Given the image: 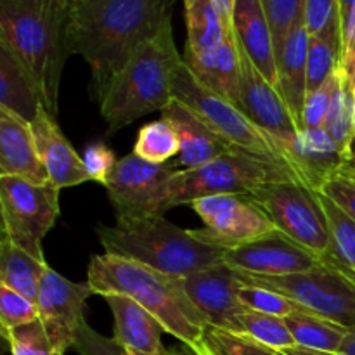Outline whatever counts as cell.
Wrapping results in <instances>:
<instances>
[{"mask_svg": "<svg viewBox=\"0 0 355 355\" xmlns=\"http://www.w3.org/2000/svg\"><path fill=\"white\" fill-rule=\"evenodd\" d=\"M222 260L238 272L270 277L307 272L322 263L315 253L298 245L281 231L270 232L269 236L238 248L225 250Z\"/></svg>", "mask_w": 355, "mask_h": 355, "instance_id": "obj_14", "label": "cell"}, {"mask_svg": "<svg viewBox=\"0 0 355 355\" xmlns=\"http://www.w3.org/2000/svg\"><path fill=\"white\" fill-rule=\"evenodd\" d=\"M288 156L305 186L321 191L349 162V156L324 128H300L288 148Z\"/></svg>", "mask_w": 355, "mask_h": 355, "instance_id": "obj_18", "label": "cell"}, {"mask_svg": "<svg viewBox=\"0 0 355 355\" xmlns=\"http://www.w3.org/2000/svg\"><path fill=\"white\" fill-rule=\"evenodd\" d=\"M134 153L146 162L166 163V159L179 156L180 153L177 130L165 118L144 125L137 134Z\"/></svg>", "mask_w": 355, "mask_h": 355, "instance_id": "obj_33", "label": "cell"}, {"mask_svg": "<svg viewBox=\"0 0 355 355\" xmlns=\"http://www.w3.org/2000/svg\"><path fill=\"white\" fill-rule=\"evenodd\" d=\"M340 172L345 173V175H349L350 179L355 180V153L352 155V158H350L349 162H347V165L343 166L342 170H340Z\"/></svg>", "mask_w": 355, "mask_h": 355, "instance_id": "obj_48", "label": "cell"}, {"mask_svg": "<svg viewBox=\"0 0 355 355\" xmlns=\"http://www.w3.org/2000/svg\"><path fill=\"white\" fill-rule=\"evenodd\" d=\"M175 172L177 168L166 163L146 162L135 153L118 159L106 182L116 220L155 215L159 194Z\"/></svg>", "mask_w": 355, "mask_h": 355, "instance_id": "obj_12", "label": "cell"}, {"mask_svg": "<svg viewBox=\"0 0 355 355\" xmlns=\"http://www.w3.org/2000/svg\"><path fill=\"white\" fill-rule=\"evenodd\" d=\"M180 283L208 324L225 331H234L236 318L239 312L245 311V307L238 297L243 281L232 267L222 260L208 269L182 277Z\"/></svg>", "mask_w": 355, "mask_h": 355, "instance_id": "obj_16", "label": "cell"}, {"mask_svg": "<svg viewBox=\"0 0 355 355\" xmlns=\"http://www.w3.org/2000/svg\"><path fill=\"white\" fill-rule=\"evenodd\" d=\"M305 24L311 37L324 38L342 49L343 28L340 0H305Z\"/></svg>", "mask_w": 355, "mask_h": 355, "instance_id": "obj_34", "label": "cell"}, {"mask_svg": "<svg viewBox=\"0 0 355 355\" xmlns=\"http://www.w3.org/2000/svg\"><path fill=\"white\" fill-rule=\"evenodd\" d=\"M166 355H196L189 347H175V349H170L166 350Z\"/></svg>", "mask_w": 355, "mask_h": 355, "instance_id": "obj_49", "label": "cell"}, {"mask_svg": "<svg viewBox=\"0 0 355 355\" xmlns=\"http://www.w3.org/2000/svg\"><path fill=\"white\" fill-rule=\"evenodd\" d=\"M238 47L241 58V110L253 123L276 139L288 156V148L297 137L300 127L279 89L257 69L241 45L238 44Z\"/></svg>", "mask_w": 355, "mask_h": 355, "instance_id": "obj_15", "label": "cell"}, {"mask_svg": "<svg viewBox=\"0 0 355 355\" xmlns=\"http://www.w3.org/2000/svg\"><path fill=\"white\" fill-rule=\"evenodd\" d=\"M96 231L104 253L130 259L179 279L224 259V250L198 241L191 229H180L163 215L120 218L114 225H99Z\"/></svg>", "mask_w": 355, "mask_h": 355, "instance_id": "obj_5", "label": "cell"}, {"mask_svg": "<svg viewBox=\"0 0 355 355\" xmlns=\"http://www.w3.org/2000/svg\"><path fill=\"white\" fill-rule=\"evenodd\" d=\"M284 322L298 347L319 350V352L338 354L343 340L350 333V329L328 321V319L309 314L302 309L284 318Z\"/></svg>", "mask_w": 355, "mask_h": 355, "instance_id": "obj_29", "label": "cell"}, {"mask_svg": "<svg viewBox=\"0 0 355 355\" xmlns=\"http://www.w3.org/2000/svg\"><path fill=\"white\" fill-rule=\"evenodd\" d=\"M319 194L329 229V245L328 252L322 257V263L335 267L336 270L355 281V220L335 201L322 193Z\"/></svg>", "mask_w": 355, "mask_h": 355, "instance_id": "obj_28", "label": "cell"}, {"mask_svg": "<svg viewBox=\"0 0 355 355\" xmlns=\"http://www.w3.org/2000/svg\"><path fill=\"white\" fill-rule=\"evenodd\" d=\"M114 318V336L130 352L158 354L165 350L162 335L165 331L162 322L141 304L127 295L111 293L104 297Z\"/></svg>", "mask_w": 355, "mask_h": 355, "instance_id": "obj_23", "label": "cell"}, {"mask_svg": "<svg viewBox=\"0 0 355 355\" xmlns=\"http://www.w3.org/2000/svg\"><path fill=\"white\" fill-rule=\"evenodd\" d=\"M128 354H130V355H166V349L163 350V352H158V354H142V352H130V350H128Z\"/></svg>", "mask_w": 355, "mask_h": 355, "instance_id": "obj_50", "label": "cell"}, {"mask_svg": "<svg viewBox=\"0 0 355 355\" xmlns=\"http://www.w3.org/2000/svg\"><path fill=\"white\" fill-rule=\"evenodd\" d=\"M232 333L248 336L253 342L262 343L274 350H284L297 345L283 318L260 314V312L248 311V309L238 314L236 329Z\"/></svg>", "mask_w": 355, "mask_h": 355, "instance_id": "obj_30", "label": "cell"}, {"mask_svg": "<svg viewBox=\"0 0 355 355\" xmlns=\"http://www.w3.org/2000/svg\"><path fill=\"white\" fill-rule=\"evenodd\" d=\"M83 163H85L90 180L106 186L107 179H110L111 172L116 166L118 159L114 158V153L106 144L94 142V144L87 146L85 153H83Z\"/></svg>", "mask_w": 355, "mask_h": 355, "instance_id": "obj_42", "label": "cell"}, {"mask_svg": "<svg viewBox=\"0 0 355 355\" xmlns=\"http://www.w3.org/2000/svg\"><path fill=\"white\" fill-rule=\"evenodd\" d=\"M311 31L305 21L295 24L277 51V89L302 128V113L307 99V59Z\"/></svg>", "mask_w": 355, "mask_h": 355, "instance_id": "obj_21", "label": "cell"}, {"mask_svg": "<svg viewBox=\"0 0 355 355\" xmlns=\"http://www.w3.org/2000/svg\"><path fill=\"white\" fill-rule=\"evenodd\" d=\"M324 196H328L329 200L335 201L340 208H342L345 214H349L350 217L355 220V180L350 179L345 173L338 172L335 177L328 180V182L322 186V189L319 191Z\"/></svg>", "mask_w": 355, "mask_h": 355, "instance_id": "obj_43", "label": "cell"}, {"mask_svg": "<svg viewBox=\"0 0 355 355\" xmlns=\"http://www.w3.org/2000/svg\"><path fill=\"white\" fill-rule=\"evenodd\" d=\"M173 99L189 107L232 153L283 166L298 175L276 139L253 123L241 107L201 85L186 64L177 73Z\"/></svg>", "mask_w": 355, "mask_h": 355, "instance_id": "obj_7", "label": "cell"}, {"mask_svg": "<svg viewBox=\"0 0 355 355\" xmlns=\"http://www.w3.org/2000/svg\"><path fill=\"white\" fill-rule=\"evenodd\" d=\"M182 64L184 58L177 51L172 19H168L132 54L99 103L110 132L155 111L162 113L173 99V83Z\"/></svg>", "mask_w": 355, "mask_h": 355, "instance_id": "obj_4", "label": "cell"}, {"mask_svg": "<svg viewBox=\"0 0 355 355\" xmlns=\"http://www.w3.org/2000/svg\"><path fill=\"white\" fill-rule=\"evenodd\" d=\"M38 307L35 302L6 286H0V328L12 329L38 319Z\"/></svg>", "mask_w": 355, "mask_h": 355, "instance_id": "obj_40", "label": "cell"}, {"mask_svg": "<svg viewBox=\"0 0 355 355\" xmlns=\"http://www.w3.org/2000/svg\"><path fill=\"white\" fill-rule=\"evenodd\" d=\"M238 276L243 283L267 288L290 298L309 314L355 331V281L328 263H321L307 272L283 277L243 272H238Z\"/></svg>", "mask_w": 355, "mask_h": 355, "instance_id": "obj_8", "label": "cell"}, {"mask_svg": "<svg viewBox=\"0 0 355 355\" xmlns=\"http://www.w3.org/2000/svg\"><path fill=\"white\" fill-rule=\"evenodd\" d=\"M189 349L196 355H286L283 350L269 349L262 343L253 342L248 336L210 324L205 328L200 342Z\"/></svg>", "mask_w": 355, "mask_h": 355, "instance_id": "obj_31", "label": "cell"}, {"mask_svg": "<svg viewBox=\"0 0 355 355\" xmlns=\"http://www.w3.org/2000/svg\"><path fill=\"white\" fill-rule=\"evenodd\" d=\"M343 76V69L333 73L328 82L315 89L314 92L307 94V99L304 104V113H302V128H321L328 116L329 106L335 97L336 87Z\"/></svg>", "mask_w": 355, "mask_h": 355, "instance_id": "obj_39", "label": "cell"}, {"mask_svg": "<svg viewBox=\"0 0 355 355\" xmlns=\"http://www.w3.org/2000/svg\"><path fill=\"white\" fill-rule=\"evenodd\" d=\"M0 107L26 123L37 118L44 107L37 85L23 66L0 47Z\"/></svg>", "mask_w": 355, "mask_h": 355, "instance_id": "obj_26", "label": "cell"}, {"mask_svg": "<svg viewBox=\"0 0 355 355\" xmlns=\"http://www.w3.org/2000/svg\"><path fill=\"white\" fill-rule=\"evenodd\" d=\"M211 3H214L215 9L218 10V14L222 16L224 23L227 24L231 30H234V26H232V14H234L236 0H211Z\"/></svg>", "mask_w": 355, "mask_h": 355, "instance_id": "obj_45", "label": "cell"}, {"mask_svg": "<svg viewBox=\"0 0 355 355\" xmlns=\"http://www.w3.org/2000/svg\"><path fill=\"white\" fill-rule=\"evenodd\" d=\"M184 64L201 85L241 107V58L236 35H231L214 54L184 59Z\"/></svg>", "mask_w": 355, "mask_h": 355, "instance_id": "obj_24", "label": "cell"}, {"mask_svg": "<svg viewBox=\"0 0 355 355\" xmlns=\"http://www.w3.org/2000/svg\"><path fill=\"white\" fill-rule=\"evenodd\" d=\"M162 118L168 120L177 130L180 141V153L175 165L184 168L210 163L220 156L232 153L193 111L184 106L180 101L172 99L162 111Z\"/></svg>", "mask_w": 355, "mask_h": 355, "instance_id": "obj_22", "label": "cell"}, {"mask_svg": "<svg viewBox=\"0 0 355 355\" xmlns=\"http://www.w3.org/2000/svg\"><path fill=\"white\" fill-rule=\"evenodd\" d=\"M2 236L30 255L44 259L42 241L59 218V187L21 177H0Z\"/></svg>", "mask_w": 355, "mask_h": 355, "instance_id": "obj_9", "label": "cell"}, {"mask_svg": "<svg viewBox=\"0 0 355 355\" xmlns=\"http://www.w3.org/2000/svg\"><path fill=\"white\" fill-rule=\"evenodd\" d=\"M3 175L49 182L31 125L0 107V177Z\"/></svg>", "mask_w": 355, "mask_h": 355, "instance_id": "obj_20", "label": "cell"}, {"mask_svg": "<svg viewBox=\"0 0 355 355\" xmlns=\"http://www.w3.org/2000/svg\"><path fill=\"white\" fill-rule=\"evenodd\" d=\"M238 297L243 307L248 309V311L260 312V314H269L284 319L300 311V307L290 298L283 297L272 290H267V288L253 286V284L243 283Z\"/></svg>", "mask_w": 355, "mask_h": 355, "instance_id": "obj_37", "label": "cell"}, {"mask_svg": "<svg viewBox=\"0 0 355 355\" xmlns=\"http://www.w3.org/2000/svg\"><path fill=\"white\" fill-rule=\"evenodd\" d=\"M352 104H354V89L349 85L345 78V73H343L342 80H340L338 87H336L335 97H333V103L329 106L328 116H326L324 128L329 135L333 137V141L342 148V151L345 153L349 158H352L354 149L352 144L355 141L354 135V123H352Z\"/></svg>", "mask_w": 355, "mask_h": 355, "instance_id": "obj_32", "label": "cell"}, {"mask_svg": "<svg viewBox=\"0 0 355 355\" xmlns=\"http://www.w3.org/2000/svg\"><path fill=\"white\" fill-rule=\"evenodd\" d=\"M30 125L35 135L38 155L47 170L49 180L55 187L62 189V187H73L89 182L90 177L87 173L83 158H80L75 148L64 137L54 114L42 107L37 118Z\"/></svg>", "mask_w": 355, "mask_h": 355, "instance_id": "obj_17", "label": "cell"}, {"mask_svg": "<svg viewBox=\"0 0 355 355\" xmlns=\"http://www.w3.org/2000/svg\"><path fill=\"white\" fill-rule=\"evenodd\" d=\"M94 295L89 283H73L47 266L38 290L40 321L59 354L75 345L78 329L85 324V302Z\"/></svg>", "mask_w": 355, "mask_h": 355, "instance_id": "obj_13", "label": "cell"}, {"mask_svg": "<svg viewBox=\"0 0 355 355\" xmlns=\"http://www.w3.org/2000/svg\"><path fill=\"white\" fill-rule=\"evenodd\" d=\"M73 349L80 355H130L120 342L101 335L87 322L76 333Z\"/></svg>", "mask_w": 355, "mask_h": 355, "instance_id": "obj_41", "label": "cell"}, {"mask_svg": "<svg viewBox=\"0 0 355 355\" xmlns=\"http://www.w3.org/2000/svg\"><path fill=\"white\" fill-rule=\"evenodd\" d=\"M342 69L349 85L355 89V6L343 28L342 44Z\"/></svg>", "mask_w": 355, "mask_h": 355, "instance_id": "obj_44", "label": "cell"}, {"mask_svg": "<svg viewBox=\"0 0 355 355\" xmlns=\"http://www.w3.org/2000/svg\"><path fill=\"white\" fill-rule=\"evenodd\" d=\"M340 355H355V331H350L340 347Z\"/></svg>", "mask_w": 355, "mask_h": 355, "instance_id": "obj_46", "label": "cell"}, {"mask_svg": "<svg viewBox=\"0 0 355 355\" xmlns=\"http://www.w3.org/2000/svg\"><path fill=\"white\" fill-rule=\"evenodd\" d=\"M2 336L9 345L10 355H62L52 345L40 318L28 324L3 329Z\"/></svg>", "mask_w": 355, "mask_h": 355, "instance_id": "obj_36", "label": "cell"}, {"mask_svg": "<svg viewBox=\"0 0 355 355\" xmlns=\"http://www.w3.org/2000/svg\"><path fill=\"white\" fill-rule=\"evenodd\" d=\"M232 26L238 44L260 73L277 87V54L262 0H236Z\"/></svg>", "mask_w": 355, "mask_h": 355, "instance_id": "obj_19", "label": "cell"}, {"mask_svg": "<svg viewBox=\"0 0 355 355\" xmlns=\"http://www.w3.org/2000/svg\"><path fill=\"white\" fill-rule=\"evenodd\" d=\"M342 68V49L319 37H311L307 59V94L324 85Z\"/></svg>", "mask_w": 355, "mask_h": 355, "instance_id": "obj_35", "label": "cell"}, {"mask_svg": "<svg viewBox=\"0 0 355 355\" xmlns=\"http://www.w3.org/2000/svg\"><path fill=\"white\" fill-rule=\"evenodd\" d=\"M262 3L272 28L277 54L288 31L300 21H305V0H262Z\"/></svg>", "mask_w": 355, "mask_h": 355, "instance_id": "obj_38", "label": "cell"}, {"mask_svg": "<svg viewBox=\"0 0 355 355\" xmlns=\"http://www.w3.org/2000/svg\"><path fill=\"white\" fill-rule=\"evenodd\" d=\"M352 123H354V135H355V89H354V104H352Z\"/></svg>", "mask_w": 355, "mask_h": 355, "instance_id": "obj_51", "label": "cell"}, {"mask_svg": "<svg viewBox=\"0 0 355 355\" xmlns=\"http://www.w3.org/2000/svg\"><path fill=\"white\" fill-rule=\"evenodd\" d=\"M173 0H71L69 47L90 66V94L101 103L135 51L172 19Z\"/></svg>", "mask_w": 355, "mask_h": 355, "instance_id": "obj_1", "label": "cell"}, {"mask_svg": "<svg viewBox=\"0 0 355 355\" xmlns=\"http://www.w3.org/2000/svg\"><path fill=\"white\" fill-rule=\"evenodd\" d=\"M250 196L269 215L277 231L322 260L328 252L329 229L319 191L298 180H279Z\"/></svg>", "mask_w": 355, "mask_h": 355, "instance_id": "obj_10", "label": "cell"}, {"mask_svg": "<svg viewBox=\"0 0 355 355\" xmlns=\"http://www.w3.org/2000/svg\"><path fill=\"white\" fill-rule=\"evenodd\" d=\"M71 0H0V47L31 76L55 116L69 47Z\"/></svg>", "mask_w": 355, "mask_h": 355, "instance_id": "obj_2", "label": "cell"}, {"mask_svg": "<svg viewBox=\"0 0 355 355\" xmlns=\"http://www.w3.org/2000/svg\"><path fill=\"white\" fill-rule=\"evenodd\" d=\"M298 180L291 170L252 156L229 153L196 168H180L166 180L156 203L155 215L180 205H191L200 198L218 194H253L267 184Z\"/></svg>", "mask_w": 355, "mask_h": 355, "instance_id": "obj_6", "label": "cell"}, {"mask_svg": "<svg viewBox=\"0 0 355 355\" xmlns=\"http://www.w3.org/2000/svg\"><path fill=\"white\" fill-rule=\"evenodd\" d=\"M49 263L38 260L14 245L9 238L0 239V286H6L37 304L42 276Z\"/></svg>", "mask_w": 355, "mask_h": 355, "instance_id": "obj_27", "label": "cell"}, {"mask_svg": "<svg viewBox=\"0 0 355 355\" xmlns=\"http://www.w3.org/2000/svg\"><path fill=\"white\" fill-rule=\"evenodd\" d=\"M87 283L94 295H127L141 304L163 324L166 333L182 345L194 347L208 326L184 291L179 277L166 276L123 257L94 255L87 270Z\"/></svg>", "mask_w": 355, "mask_h": 355, "instance_id": "obj_3", "label": "cell"}, {"mask_svg": "<svg viewBox=\"0 0 355 355\" xmlns=\"http://www.w3.org/2000/svg\"><path fill=\"white\" fill-rule=\"evenodd\" d=\"M355 6V0H340V16H342V28H345L347 19H349L350 12H352Z\"/></svg>", "mask_w": 355, "mask_h": 355, "instance_id": "obj_47", "label": "cell"}, {"mask_svg": "<svg viewBox=\"0 0 355 355\" xmlns=\"http://www.w3.org/2000/svg\"><path fill=\"white\" fill-rule=\"evenodd\" d=\"M187 42L184 59L210 55L227 40L234 30L227 26L211 0H184Z\"/></svg>", "mask_w": 355, "mask_h": 355, "instance_id": "obj_25", "label": "cell"}, {"mask_svg": "<svg viewBox=\"0 0 355 355\" xmlns=\"http://www.w3.org/2000/svg\"><path fill=\"white\" fill-rule=\"evenodd\" d=\"M203 220L194 238L218 250H232L277 231L269 215L248 194H218L189 205Z\"/></svg>", "mask_w": 355, "mask_h": 355, "instance_id": "obj_11", "label": "cell"}]
</instances>
